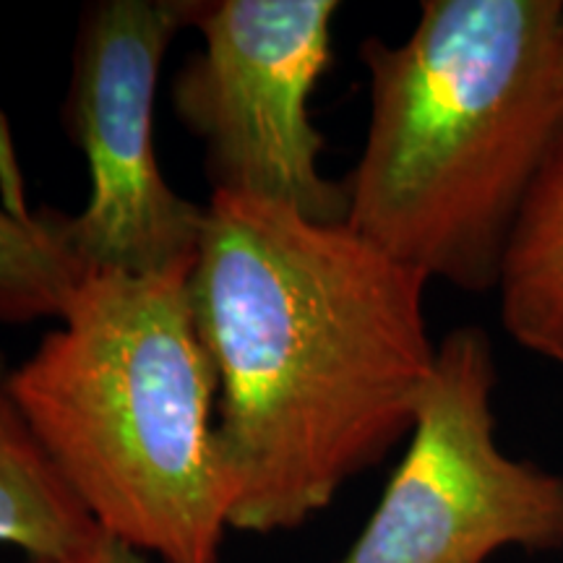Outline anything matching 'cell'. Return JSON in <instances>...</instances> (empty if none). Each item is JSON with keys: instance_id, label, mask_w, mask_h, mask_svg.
<instances>
[{"instance_id": "obj_10", "label": "cell", "mask_w": 563, "mask_h": 563, "mask_svg": "<svg viewBox=\"0 0 563 563\" xmlns=\"http://www.w3.org/2000/svg\"><path fill=\"white\" fill-rule=\"evenodd\" d=\"M84 563H150V561H146L144 553L133 551V548L121 543V540L104 538L102 545L97 548V551L91 553V559Z\"/></svg>"}, {"instance_id": "obj_9", "label": "cell", "mask_w": 563, "mask_h": 563, "mask_svg": "<svg viewBox=\"0 0 563 563\" xmlns=\"http://www.w3.org/2000/svg\"><path fill=\"white\" fill-rule=\"evenodd\" d=\"M87 272L55 235L47 209L0 203V323L58 321Z\"/></svg>"}, {"instance_id": "obj_11", "label": "cell", "mask_w": 563, "mask_h": 563, "mask_svg": "<svg viewBox=\"0 0 563 563\" xmlns=\"http://www.w3.org/2000/svg\"><path fill=\"white\" fill-rule=\"evenodd\" d=\"M561 42H563V26H561Z\"/></svg>"}, {"instance_id": "obj_7", "label": "cell", "mask_w": 563, "mask_h": 563, "mask_svg": "<svg viewBox=\"0 0 563 563\" xmlns=\"http://www.w3.org/2000/svg\"><path fill=\"white\" fill-rule=\"evenodd\" d=\"M0 357V543L32 563H84L108 538L55 470L5 389Z\"/></svg>"}, {"instance_id": "obj_8", "label": "cell", "mask_w": 563, "mask_h": 563, "mask_svg": "<svg viewBox=\"0 0 563 563\" xmlns=\"http://www.w3.org/2000/svg\"><path fill=\"white\" fill-rule=\"evenodd\" d=\"M496 292L506 334L563 368V136L534 180Z\"/></svg>"}, {"instance_id": "obj_5", "label": "cell", "mask_w": 563, "mask_h": 563, "mask_svg": "<svg viewBox=\"0 0 563 563\" xmlns=\"http://www.w3.org/2000/svg\"><path fill=\"white\" fill-rule=\"evenodd\" d=\"M334 0H201V51L173 81L178 121L201 141L211 194L347 220L342 180L319 170L316 84L332 63Z\"/></svg>"}, {"instance_id": "obj_6", "label": "cell", "mask_w": 563, "mask_h": 563, "mask_svg": "<svg viewBox=\"0 0 563 563\" xmlns=\"http://www.w3.org/2000/svg\"><path fill=\"white\" fill-rule=\"evenodd\" d=\"M496 361L485 329L439 342L412 441L342 563H483L504 548L563 545V475L496 441Z\"/></svg>"}, {"instance_id": "obj_3", "label": "cell", "mask_w": 563, "mask_h": 563, "mask_svg": "<svg viewBox=\"0 0 563 563\" xmlns=\"http://www.w3.org/2000/svg\"><path fill=\"white\" fill-rule=\"evenodd\" d=\"M188 277L87 274L5 389L108 538L162 563H222L217 371Z\"/></svg>"}, {"instance_id": "obj_2", "label": "cell", "mask_w": 563, "mask_h": 563, "mask_svg": "<svg viewBox=\"0 0 563 563\" xmlns=\"http://www.w3.org/2000/svg\"><path fill=\"white\" fill-rule=\"evenodd\" d=\"M561 0H426L410 37L361 45L371 115L344 224L391 262L496 290L563 136Z\"/></svg>"}, {"instance_id": "obj_1", "label": "cell", "mask_w": 563, "mask_h": 563, "mask_svg": "<svg viewBox=\"0 0 563 563\" xmlns=\"http://www.w3.org/2000/svg\"><path fill=\"white\" fill-rule=\"evenodd\" d=\"M426 287L344 222L211 194L188 292L217 371L230 530H298L412 433L439 350Z\"/></svg>"}, {"instance_id": "obj_4", "label": "cell", "mask_w": 563, "mask_h": 563, "mask_svg": "<svg viewBox=\"0 0 563 563\" xmlns=\"http://www.w3.org/2000/svg\"><path fill=\"white\" fill-rule=\"evenodd\" d=\"M201 0H95L79 13L63 123L89 170L81 211L47 209L84 272L154 277L194 269L207 203L180 196L154 150V102L173 40Z\"/></svg>"}]
</instances>
